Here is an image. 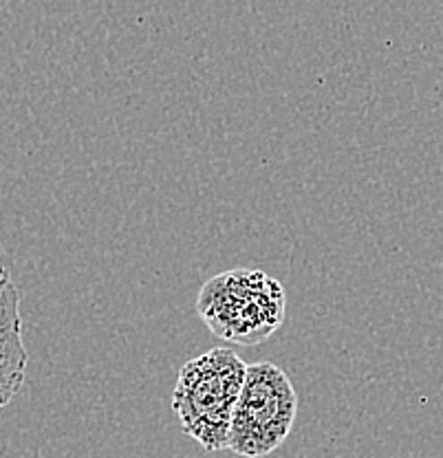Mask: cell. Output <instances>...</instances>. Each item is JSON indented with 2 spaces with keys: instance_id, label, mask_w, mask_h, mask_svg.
Segmentation results:
<instances>
[{
  "instance_id": "obj_1",
  "label": "cell",
  "mask_w": 443,
  "mask_h": 458,
  "mask_svg": "<svg viewBox=\"0 0 443 458\" xmlns=\"http://www.w3.org/2000/svg\"><path fill=\"white\" fill-rule=\"evenodd\" d=\"M247 364L230 348H212L179 370L173 410L179 426L206 452L227 450Z\"/></svg>"
},
{
  "instance_id": "obj_2",
  "label": "cell",
  "mask_w": 443,
  "mask_h": 458,
  "mask_svg": "<svg viewBox=\"0 0 443 458\" xmlns=\"http://www.w3.org/2000/svg\"><path fill=\"white\" fill-rule=\"evenodd\" d=\"M285 289L260 269H232L209 278L197 298V311L221 340L256 346L285 322Z\"/></svg>"
},
{
  "instance_id": "obj_3",
  "label": "cell",
  "mask_w": 443,
  "mask_h": 458,
  "mask_svg": "<svg viewBox=\"0 0 443 458\" xmlns=\"http://www.w3.org/2000/svg\"><path fill=\"white\" fill-rule=\"evenodd\" d=\"M298 394L289 375L271 361L247 366L245 384L232 417L227 450L243 458H263L292 434Z\"/></svg>"
},
{
  "instance_id": "obj_4",
  "label": "cell",
  "mask_w": 443,
  "mask_h": 458,
  "mask_svg": "<svg viewBox=\"0 0 443 458\" xmlns=\"http://www.w3.org/2000/svg\"><path fill=\"white\" fill-rule=\"evenodd\" d=\"M30 366L22 342L21 289L7 269L0 271V410L21 393Z\"/></svg>"
},
{
  "instance_id": "obj_5",
  "label": "cell",
  "mask_w": 443,
  "mask_h": 458,
  "mask_svg": "<svg viewBox=\"0 0 443 458\" xmlns=\"http://www.w3.org/2000/svg\"><path fill=\"white\" fill-rule=\"evenodd\" d=\"M4 269V267H3V262H0V271H3Z\"/></svg>"
}]
</instances>
